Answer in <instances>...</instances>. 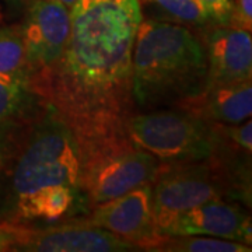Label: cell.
<instances>
[{"mask_svg":"<svg viewBox=\"0 0 252 252\" xmlns=\"http://www.w3.org/2000/svg\"><path fill=\"white\" fill-rule=\"evenodd\" d=\"M140 0H76L62 56L31 93L63 118L80 153L126 136L132 115V51Z\"/></svg>","mask_w":252,"mask_h":252,"instance_id":"cell-1","label":"cell"},{"mask_svg":"<svg viewBox=\"0 0 252 252\" xmlns=\"http://www.w3.org/2000/svg\"><path fill=\"white\" fill-rule=\"evenodd\" d=\"M205 46L182 24L142 20L132 51V101L143 109L175 107L206 87Z\"/></svg>","mask_w":252,"mask_h":252,"instance_id":"cell-2","label":"cell"},{"mask_svg":"<svg viewBox=\"0 0 252 252\" xmlns=\"http://www.w3.org/2000/svg\"><path fill=\"white\" fill-rule=\"evenodd\" d=\"M58 187L81 190V153L63 118L48 105L31 129L11 174V215L20 221L28 205Z\"/></svg>","mask_w":252,"mask_h":252,"instance_id":"cell-3","label":"cell"},{"mask_svg":"<svg viewBox=\"0 0 252 252\" xmlns=\"http://www.w3.org/2000/svg\"><path fill=\"white\" fill-rule=\"evenodd\" d=\"M125 132L130 142L160 164H187L210 158L217 136L210 124L180 108H157L129 115Z\"/></svg>","mask_w":252,"mask_h":252,"instance_id":"cell-4","label":"cell"},{"mask_svg":"<svg viewBox=\"0 0 252 252\" xmlns=\"http://www.w3.org/2000/svg\"><path fill=\"white\" fill-rule=\"evenodd\" d=\"M160 161L127 135L81 153V190L93 206L152 184Z\"/></svg>","mask_w":252,"mask_h":252,"instance_id":"cell-5","label":"cell"},{"mask_svg":"<svg viewBox=\"0 0 252 252\" xmlns=\"http://www.w3.org/2000/svg\"><path fill=\"white\" fill-rule=\"evenodd\" d=\"M224 187L210 158L187 164H161L152 182L154 224L167 234L174 221L188 210L223 198Z\"/></svg>","mask_w":252,"mask_h":252,"instance_id":"cell-6","label":"cell"},{"mask_svg":"<svg viewBox=\"0 0 252 252\" xmlns=\"http://www.w3.org/2000/svg\"><path fill=\"white\" fill-rule=\"evenodd\" d=\"M21 34L31 86L44 77L62 56L70 34V9L55 0H32Z\"/></svg>","mask_w":252,"mask_h":252,"instance_id":"cell-7","label":"cell"},{"mask_svg":"<svg viewBox=\"0 0 252 252\" xmlns=\"http://www.w3.org/2000/svg\"><path fill=\"white\" fill-rule=\"evenodd\" d=\"M87 221L133 244L140 251H150L162 235L154 224L152 184L94 206Z\"/></svg>","mask_w":252,"mask_h":252,"instance_id":"cell-8","label":"cell"},{"mask_svg":"<svg viewBox=\"0 0 252 252\" xmlns=\"http://www.w3.org/2000/svg\"><path fill=\"white\" fill-rule=\"evenodd\" d=\"M14 250L31 252H122L140 251L104 228L87 220L76 224H62L44 230L20 227V237Z\"/></svg>","mask_w":252,"mask_h":252,"instance_id":"cell-9","label":"cell"},{"mask_svg":"<svg viewBox=\"0 0 252 252\" xmlns=\"http://www.w3.org/2000/svg\"><path fill=\"white\" fill-rule=\"evenodd\" d=\"M167 234L206 235L251 245V216L241 206L219 198L184 213Z\"/></svg>","mask_w":252,"mask_h":252,"instance_id":"cell-10","label":"cell"},{"mask_svg":"<svg viewBox=\"0 0 252 252\" xmlns=\"http://www.w3.org/2000/svg\"><path fill=\"white\" fill-rule=\"evenodd\" d=\"M206 86L231 84L251 80V32L240 28L220 26L210 31L206 41Z\"/></svg>","mask_w":252,"mask_h":252,"instance_id":"cell-11","label":"cell"},{"mask_svg":"<svg viewBox=\"0 0 252 252\" xmlns=\"http://www.w3.org/2000/svg\"><path fill=\"white\" fill-rule=\"evenodd\" d=\"M174 108L187 111L207 124H240L251 118V80L206 86L196 95L181 101Z\"/></svg>","mask_w":252,"mask_h":252,"instance_id":"cell-12","label":"cell"},{"mask_svg":"<svg viewBox=\"0 0 252 252\" xmlns=\"http://www.w3.org/2000/svg\"><path fill=\"white\" fill-rule=\"evenodd\" d=\"M150 251L164 252H250L251 245L231 240L189 234H162Z\"/></svg>","mask_w":252,"mask_h":252,"instance_id":"cell-13","label":"cell"},{"mask_svg":"<svg viewBox=\"0 0 252 252\" xmlns=\"http://www.w3.org/2000/svg\"><path fill=\"white\" fill-rule=\"evenodd\" d=\"M0 73L28 81L26 46L21 27L0 28Z\"/></svg>","mask_w":252,"mask_h":252,"instance_id":"cell-14","label":"cell"},{"mask_svg":"<svg viewBox=\"0 0 252 252\" xmlns=\"http://www.w3.org/2000/svg\"><path fill=\"white\" fill-rule=\"evenodd\" d=\"M30 93L26 79L0 73V124L17 115L27 102Z\"/></svg>","mask_w":252,"mask_h":252,"instance_id":"cell-15","label":"cell"},{"mask_svg":"<svg viewBox=\"0 0 252 252\" xmlns=\"http://www.w3.org/2000/svg\"><path fill=\"white\" fill-rule=\"evenodd\" d=\"M152 3L161 10L164 14L175 20L180 24L203 27L212 23L205 10L195 0H143Z\"/></svg>","mask_w":252,"mask_h":252,"instance_id":"cell-16","label":"cell"},{"mask_svg":"<svg viewBox=\"0 0 252 252\" xmlns=\"http://www.w3.org/2000/svg\"><path fill=\"white\" fill-rule=\"evenodd\" d=\"M213 132L219 137H223L233 143L237 149L247 154L252 150V124L247 119L240 124H210Z\"/></svg>","mask_w":252,"mask_h":252,"instance_id":"cell-17","label":"cell"},{"mask_svg":"<svg viewBox=\"0 0 252 252\" xmlns=\"http://www.w3.org/2000/svg\"><path fill=\"white\" fill-rule=\"evenodd\" d=\"M205 10L212 23L217 26H228L233 13V0H195Z\"/></svg>","mask_w":252,"mask_h":252,"instance_id":"cell-18","label":"cell"},{"mask_svg":"<svg viewBox=\"0 0 252 252\" xmlns=\"http://www.w3.org/2000/svg\"><path fill=\"white\" fill-rule=\"evenodd\" d=\"M228 27L240 28L251 32L252 0H233V13Z\"/></svg>","mask_w":252,"mask_h":252,"instance_id":"cell-19","label":"cell"},{"mask_svg":"<svg viewBox=\"0 0 252 252\" xmlns=\"http://www.w3.org/2000/svg\"><path fill=\"white\" fill-rule=\"evenodd\" d=\"M14 139V127L9 125V121L0 124V170L3 168L6 158L9 157Z\"/></svg>","mask_w":252,"mask_h":252,"instance_id":"cell-20","label":"cell"},{"mask_svg":"<svg viewBox=\"0 0 252 252\" xmlns=\"http://www.w3.org/2000/svg\"><path fill=\"white\" fill-rule=\"evenodd\" d=\"M20 224H0V252L14 250L20 237Z\"/></svg>","mask_w":252,"mask_h":252,"instance_id":"cell-21","label":"cell"},{"mask_svg":"<svg viewBox=\"0 0 252 252\" xmlns=\"http://www.w3.org/2000/svg\"><path fill=\"white\" fill-rule=\"evenodd\" d=\"M55 1H59V3H63L64 6H67L69 9H72V6L76 3V0H55Z\"/></svg>","mask_w":252,"mask_h":252,"instance_id":"cell-22","label":"cell"}]
</instances>
